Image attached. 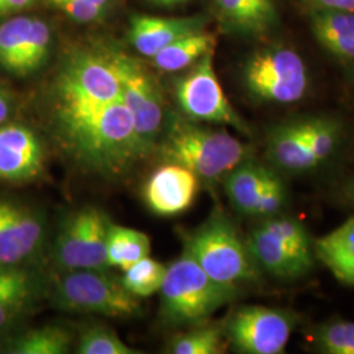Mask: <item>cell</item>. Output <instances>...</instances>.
Segmentation results:
<instances>
[{"mask_svg": "<svg viewBox=\"0 0 354 354\" xmlns=\"http://www.w3.org/2000/svg\"><path fill=\"white\" fill-rule=\"evenodd\" d=\"M311 26L324 49L342 61L354 62V12L313 10Z\"/></svg>", "mask_w": 354, "mask_h": 354, "instance_id": "ffe728a7", "label": "cell"}, {"mask_svg": "<svg viewBox=\"0 0 354 354\" xmlns=\"http://www.w3.org/2000/svg\"><path fill=\"white\" fill-rule=\"evenodd\" d=\"M151 241L147 234L112 223L106 241L108 266L125 270L137 261L150 256Z\"/></svg>", "mask_w": 354, "mask_h": 354, "instance_id": "603a6c76", "label": "cell"}, {"mask_svg": "<svg viewBox=\"0 0 354 354\" xmlns=\"http://www.w3.org/2000/svg\"><path fill=\"white\" fill-rule=\"evenodd\" d=\"M38 0H0V17L32 7Z\"/></svg>", "mask_w": 354, "mask_h": 354, "instance_id": "e575fe53", "label": "cell"}, {"mask_svg": "<svg viewBox=\"0 0 354 354\" xmlns=\"http://www.w3.org/2000/svg\"><path fill=\"white\" fill-rule=\"evenodd\" d=\"M228 26L247 33H266L277 21L274 0H214Z\"/></svg>", "mask_w": 354, "mask_h": 354, "instance_id": "44dd1931", "label": "cell"}, {"mask_svg": "<svg viewBox=\"0 0 354 354\" xmlns=\"http://www.w3.org/2000/svg\"><path fill=\"white\" fill-rule=\"evenodd\" d=\"M201 17L134 16L130 21V41L136 50L152 58L178 38L203 30Z\"/></svg>", "mask_w": 354, "mask_h": 354, "instance_id": "2e32d148", "label": "cell"}, {"mask_svg": "<svg viewBox=\"0 0 354 354\" xmlns=\"http://www.w3.org/2000/svg\"><path fill=\"white\" fill-rule=\"evenodd\" d=\"M120 76L124 102L134 120L136 133L145 155L155 149L163 131V97L151 75L134 58L112 51Z\"/></svg>", "mask_w": 354, "mask_h": 354, "instance_id": "30bf717a", "label": "cell"}, {"mask_svg": "<svg viewBox=\"0 0 354 354\" xmlns=\"http://www.w3.org/2000/svg\"><path fill=\"white\" fill-rule=\"evenodd\" d=\"M44 146L29 127L10 124L0 127V180L23 183L42 172Z\"/></svg>", "mask_w": 354, "mask_h": 354, "instance_id": "9a60e30c", "label": "cell"}, {"mask_svg": "<svg viewBox=\"0 0 354 354\" xmlns=\"http://www.w3.org/2000/svg\"><path fill=\"white\" fill-rule=\"evenodd\" d=\"M53 304L66 313L130 317L140 313V298L106 270L66 272L51 290Z\"/></svg>", "mask_w": 354, "mask_h": 354, "instance_id": "8992f818", "label": "cell"}, {"mask_svg": "<svg viewBox=\"0 0 354 354\" xmlns=\"http://www.w3.org/2000/svg\"><path fill=\"white\" fill-rule=\"evenodd\" d=\"M200 180L183 165L167 163L149 177L145 201L153 214L174 216L187 212L198 193Z\"/></svg>", "mask_w": 354, "mask_h": 354, "instance_id": "5bb4252c", "label": "cell"}, {"mask_svg": "<svg viewBox=\"0 0 354 354\" xmlns=\"http://www.w3.org/2000/svg\"><path fill=\"white\" fill-rule=\"evenodd\" d=\"M50 46V28L38 17L16 16L0 24V67L13 75L39 70Z\"/></svg>", "mask_w": 354, "mask_h": 354, "instance_id": "7c38bea8", "label": "cell"}, {"mask_svg": "<svg viewBox=\"0 0 354 354\" xmlns=\"http://www.w3.org/2000/svg\"><path fill=\"white\" fill-rule=\"evenodd\" d=\"M266 158L273 168L289 174L315 169L307 146L304 120L282 124L270 130L266 140Z\"/></svg>", "mask_w": 354, "mask_h": 354, "instance_id": "e0dca14e", "label": "cell"}, {"mask_svg": "<svg viewBox=\"0 0 354 354\" xmlns=\"http://www.w3.org/2000/svg\"><path fill=\"white\" fill-rule=\"evenodd\" d=\"M152 4L156 6H165V7H171V6H177V4H183L187 3L189 0H149Z\"/></svg>", "mask_w": 354, "mask_h": 354, "instance_id": "74e56055", "label": "cell"}, {"mask_svg": "<svg viewBox=\"0 0 354 354\" xmlns=\"http://www.w3.org/2000/svg\"><path fill=\"white\" fill-rule=\"evenodd\" d=\"M313 348L323 354H354V323L328 320L311 330Z\"/></svg>", "mask_w": 354, "mask_h": 354, "instance_id": "83f0119b", "label": "cell"}, {"mask_svg": "<svg viewBox=\"0 0 354 354\" xmlns=\"http://www.w3.org/2000/svg\"><path fill=\"white\" fill-rule=\"evenodd\" d=\"M244 82L261 102L291 104L304 99L308 73L304 59L289 48L259 51L245 64Z\"/></svg>", "mask_w": 354, "mask_h": 354, "instance_id": "9c48e42d", "label": "cell"}, {"mask_svg": "<svg viewBox=\"0 0 354 354\" xmlns=\"http://www.w3.org/2000/svg\"><path fill=\"white\" fill-rule=\"evenodd\" d=\"M87 1L95 3V4L102 6V7H105V8H109V3H111L112 0H87Z\"/></svg>", "mask_w": 354, "mask_h": 354, "instance_id": "f35d334b", "label": "cell"}, {"mask_svg": "<svg viewBox=\"0 0 354 354\" xmlns=\"http://www.w3.org/2000/svg\"><path fill=\"white\" fill-rule=\"evenodd\" d=\"M160 150L167 163L185 167L205 183L225 178L251 155V149L226 130L183 120L169 124Z\"/></svg>", "mask_w": 354, "mask_h": 354, "instance_id": "3957f363", "label": "cell"}, {"mask_svg": "<svg viewBox=\"0 0 354 354\" xmlns=\"http://www.w3.org/2000/svg\"><path fill=\"white\" fill-rule=\"evenodd\" d=\"M51 6L74 19L77 23H92L100 20L108 8L87 0H48Z\"/></svg>", "mask_w": 354, "mask_h": 354, "instance_id": "1f68e13d", "label": "cell"}, {"mask_svg": "<svg viewBox=\"0 0 354 354\" xmlns=\"http://www.w3.org/2000/svg\"><path fill=\"white\" fill-rule=\"evenodd\" d=\"M184 251L210 279L236 292L243 285L257 282L263 273L253 260L247 241L219 209L187 236Z\"/></svg>", "mask_w": 354, "mask_h": 354, "instance_id": "7a4b0ae2", "label": "cell"}, {"mask_svg": "<svg viewBox=\"0 0 354 354\" xmlns=\"http://www.w3.org/2000/svg\"><path fill=\"white\" fill-rule=\"evenodd\" d=\"M159 295V315L165 324L197 327L207 323L219 308L234 301L238 292L216 283L189 253L184 251L177 260L167 266Z\"/></svg>", "mask_w": 354, "mask_h": 354, "instance_id": "277c9868", "label": "cell"}, {"mask_svg": "<svg viewBox=\"0 0 354 354\" xmlns=\"http://www.w3.org/2000/svg\"><path fill=\"white\" fill-rule=\"evenodd\" d=\"M44 219L21 203L0 198V264L17 266L37 253L44 241Z\"/></svg>", "mask_w": 354, "mask_h": 354, "instance_id": "4fadbf2b", "label": "cell"}, {"mask_svg": "<svg viewBox=\"0 0 354 354\" xmlns=\"http://www.w3.org/2000/svg\"><path fill=\"white\" fill-rule=\"evenodd\" d=\"M213 58L214 50L209 51L188 75L178 80L177 102L192 121L227 125L243 134H250V127L235 112L222 89L215 74Z\"/></svg>", "mask_w": 354, "mask_h": 354, "instance_id": "8fae6325", "label": "cell"}, {"mask_svg": "<svg viewBox=\"0 0 354 354\" xmlns=\"http://www.w3.org/2000/svg\"><path fill=\"white\" fill-rule=\"evenodd\" d=\"M10 114V102L6 95L0 91V125L7 120Z\"/></svg>", "mask_w": 354, "mask_h": 354, "instance_id": "8d00e7d4", "label": "cell"}, {"mask_svg": "<svg viewBox=\"0 0 354 354\" xmlns=\"http://www.w3.org/2000/svg\"><path fill=\"white\" fill-rule=\"evenodd\" d=\"M289 201V190L283 178L276 172V168H272L269 177L266 180V188L256 205L252 218L266 219L281 214Z\"/></svg>", "mask_w": 354, "mask_h": 354, "instance_id": "4dcf8cb0", "label": "cell"}, {"mask_svg": "<svg viewBox=\"0 0 354 354\" xmlns=\"http://www.w3.org/2000/svg\"><path fill=\"white\" fill-rule=\"evenodd\" d=\"M73 333L58 324L28 330L15 339L7 349L13 354H64L73 345Z\"/></svg>", "mask_w": 354, "mask_h": 354, "instance_id": "cb8c5ba5", "label": "cell"}, {"mask_svg": "<svg viewBox=\"0 0 354 354\" xmlns=\"http://www.w3.org/2000/svg\"><path fill=\"white\" fill-rule=\"evenodd\" d=\"M53 118L62 147L89 172L122 176L146 156L112 51L68 57L53 84Z\"/></svg>", "mask_w": 354, "mask_h": 354, "instance_id": "6da1fadb", "label": "cell"}, {"mask_svg": "<svg viewBox=\"0 0 354 354\" xmlns=\"http://www.w3.org/2000/svg\"><path fill=\"white\" fill-rule=\"evenodd\" d=\"M165 272L167 266L147 256L127 268L120 279L130 294L140 299L159 292L165 281Z\"/></svg>", "mask_w": 354, "mask_h": 354, "instance_id": "484cf974", "label": "cell"}, {"mask_svg": "<svg viewBox=\"0 0 354 354\" xmlns=\"http://www.w3.org/2000/svg\"><path fill=\"white\" fill-rule=\"evenodd\" d=\"M215 37L203 30L178 38L152 57L153 64L167 73H175L197 64L205 54L214 50Z\"/></svg>", "mask_w": 354, "mask_h": 354, "instance_id": "7402d4cb", "label": "cell"}, {"mask_svg": "<svg viewBox=\"0 0 354 354\" xmlns=\"http://www.w3.org/2000/svg\"><path fill=\"white\" fill-rule=\"evenodd\" d=\"M317 260L340 283L354 288V215L314 241Z\"/></svg>", "mask_w": 354, "mask_h": 354, "instance_id": "ac0fdd59", "label": "cell"}, {"mask_svg": "<svg viewBox=\"0 0 354 354\" xmlns=\"http://www.w3.org/2000/svg\"><path fill=\"white\" fill-rule=\"evenodd\" d=\"M225 328L201 324L189 332L176 336L169 344V353L221 354L225 352Z\"/></svg>", "mask_w": 354, "mask_h": 354, "instance_id": "4316f807", "label": "cell"}, {"mask_svg": "<svg viewBox=\"0 0 354 354\" xmlns=\"http://www.w3.org/2000/svg\"><path fill=\"white\" fill-rule=\"evenodd\" d=\"M299 319L289 308L251 304L235 310L223 328L238 353L282 354Z\"/></svg>", "mask_w": 354, "mask_h": 354, "instance_id": "ba28073f", "label": "cell"}, {"mask_svg": "<svg viewBox=\"0 0 354 354\" xmlns=\"http://www.w3.org/2000/svg\"><path fill=\"white\" fill-rule=\"evenodd\" d=\"M270 171V167L248 158L225 176V192L238 213L252 218Z\"/></svg>", "mask_w": 354, "mask_h": 354, "instance_id": "d6986e66", "label": "cell"}, {"mask_svg": "<svg viewBox=\"0 0 354 354\" xmlns=\"http://www.w3.org/2000/svg\"><path fill=\"white\" fill-rule=\"evenodd\" d=\"M41 283L29 270L17 266L0 264V297L37 298Z\"/></svg>", "mask_w": 354, "mask_h": 354, "instance_id": "f546056e", "label": "cell"}, {"mask_svg": "<svg viewBox=\"0 0 354 354\" xmlns=\"http://www.w3.org/2000/svg\"><path fill=\"white\" fill-rule=\"evenodd\" d=\"M306 137L315 168L330 159L342 142V125L332 118H306Z\"/></svg>", "mask_w": 354, "mask_h": 354, "instance_id": "d4e9b609", "label": "cell"}, {"mask_svg": "<svg viewBox=\"0 0 354 354\" xmlns=\"http://www.w3.org/2000/svg\"><path fill=\"white\" fill-rule=\"evenodd\" d=\"M313 10L354 12V0H306Z\"/></svg>", "mask_w": 354, "mask_h": 354, "instance_id": "836d02e7", "label": "cell"}, {"mask_svg": "<svg viewBox=\"0 0 354 354\" xmlns=\"http://www.w3.org/2000/svg\"><path fill=\"white\" fill-rule=\"evenodd\" d=\"M76 353L79 354H136L137 352L120 339L112 329L92 326L82 332Z\"/></svg>", "mask_w": 354, "mask_h": 354, "instance_id": "f1b7e54d", "label": "cell"}, {"mask_svg": "<svg viewBox=\"0 0 354 354\" xmlns=\"http://www.w3.org/2000/svg\"><path fill=\"white\" fill-rule=\"evenodd\" d=\"M342 196L345 203L354 206V176L346 180L342 185Z\"/></svg>", "mask_w": 354, "mask_h": 354, "instance_id": "d590c367", "label": "cell"}, {"mask_svg": "<svg viewBox=\"0 0 354 354\" xmlns=\"http://www.w3.org/2000/svg\"><path fill=\"white\" fill-rule=\"evenodd\" d=\"M37 298L33 297H0V330L10 327Z\"/></svg>", "mask_w": 354, "mask_h": 354, "instance_id": "d6a6232c", "label": "cell"}, {"mask_svg": "<svg viewBox=\"0 0 354 354\" xmlns=\"http://www.w3.org/2000/svg\"><path fill=\"white\" fill-rule=\"evenodd\" d=\"M112 222L97 207L77 209L64 221L53 245V260L61 272L106 270V241Z\"/></svg>", "mask_w": 354, "mask_h": 354, "instance_id": "52a82bcc", "label": "cell"}, {"mask_svg": "<svg viewBox=\"0 0 354 354\" xmlns=\"http://www.w3.org/2000/svg\"><path fill=\"white\" fill-rule=\"evenodd\" d=\"M247 245L260 270L282 281L304 279L317 264L308 230L291 216L261 219L251 231Z\"/></svg>", "mask_w": 354, "mask_h": 354, "instance_id": "5b68a950", "label": "cell"}]
</instances>
